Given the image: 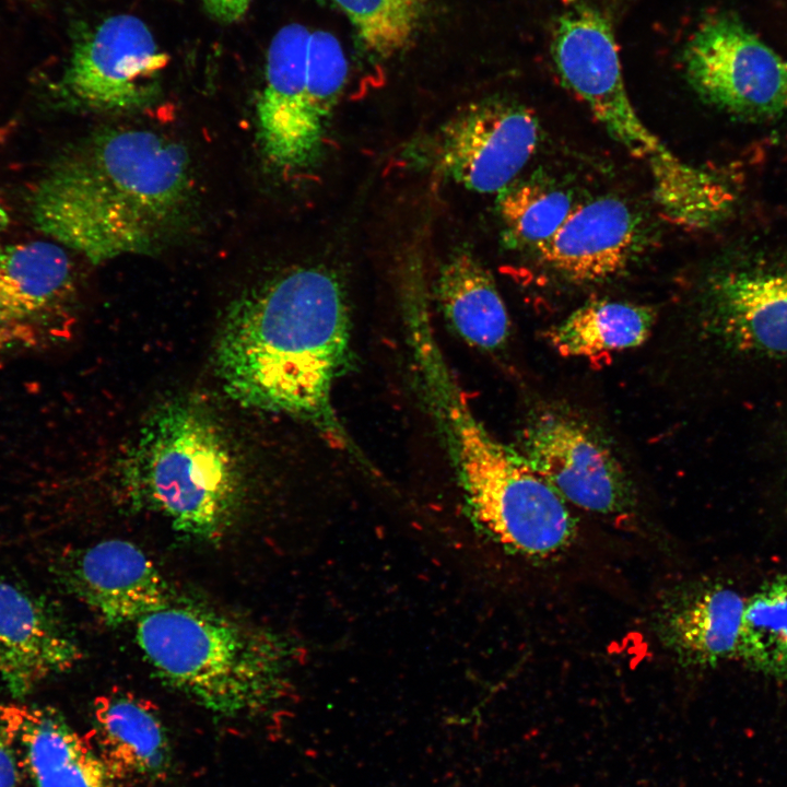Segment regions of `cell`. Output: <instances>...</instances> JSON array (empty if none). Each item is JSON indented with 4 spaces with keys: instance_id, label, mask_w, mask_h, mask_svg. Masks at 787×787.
Instances as JSON below:
<instances>
[{
    "instance_id": "6da1fadb",
    "label": "cell",
    "mask_w": 787,
    "mask_h": 787,
    "mask_svg": "<svg viewBox=\"0 0 787 787\" xmlns=\"http://www.w3.org/2000/svg\"><path fill=\"white\" fill-rule=\"evenodd\" d=\"M192 201L191 162L179 142L150 129L109 127L49 167L30 209L42 232L99 263L166 245Z\"/></svg>"
},
{
    "instance_id": "7a4b0ae2",
    "label": "cell",
    "mask_w": 787,
    "mask_h": 787,
    "mask_svg": "<svg viewBox=\"0 0 787 787\" xmlns=\"http://www.w3.org/2000/svg\"><path fill=\"white\" fill-rule=\"evenodd\" d=\"M350 327L344 290L324 268H297L246 291L216 346L225 391L244 407L305 420L348 446L332 390L349 362Z\"/></svg>"
},
{
    "instance_id": "3957f363",
    "label": "cell",
    "mask_w": 787,
    "mask_h": 787,
    "mask_svg": "<svg viewBox=\"0 0 787 787\" xmlns=\"http://www.w3.org/2000/svg\"><path fill=\"white\" fill-rule=\"evenodd\" d=\"M413 362L475 521L525 557L549 559L568 549L576 529L566 502L522 453L475 416L439 346L421 349Z\"/></svg>"
},
{
    "instance_id": "277c9868",
    "label": "cell",
    "mask_w": 787,
    "mask_h": 787,
    "mask_svg": "<svg viewBox=\"0 0 787 787\" xmlns=\"http://www.w3.org/2000/svg\"><path fill=\"white\" fill-rule=\"evenodd\" d=\"M137 644L167 686L224 718H252L289 691L293 654L278 634L174 600L136 623Z\"/></svg>"
},
{
    "instance_id": "5b68a950",
    "label": "cell",
    "mask_w": 787,
    "mask_h": 787,
    "mask_svg": "<svg viewBox=\"0 0 787 787\" xmlns=\"http://www.w3.org/2000/svg\"><path fill=\"white\" fill-rule=\"evenodd\" d=\"M122 472L138 500L199 539L219 538L236 507L239 479L227 442L208 414L186 402L151 415Z\"/></svg>"
},
{
    "instance_id": "8992f818",
    "label": "cell",
    "mask_w": 787,
    "mask_h": 787,
    "mask_svg": "<svg viewBox=\"0 0 787 787\" xmlns=\"http://www.w3.org/2000/svg\"><path fill=\"white\" fill-rule=\"evenodd\" d=\"M551 54L563 83L610 137L657 175L676 156L642 121L624 83L612 24L587 0H571L555 20Z\"/></svg>"
},
{
    "instance_id": "52a82bcc",
    "label": "cell",
    "mask_w": 787,
    "mask_h": 787,
    "mask_svg": "<svg viewBox=\"0 0 787 787\" xmlns=\"http://www.w3.org/2000/svg\"><path fill=\"white\" fill-rule=\"evenodd\" d=\"M683 66L697 94L726 111L763 119L787 110V61L733 15L702 23Z\"/></svg>"
},
{
    "instance_id": "ba28073f",
    "label": "cell",
    "mask_w": 787,
    "mask_h": 787,
    "mask_svg": "<svg viewBox=\"0 0 787 787\" xmlns=\"http://www.w3.org/2000/svg\"><path fill=\"white\" fill-rule=\"evenodd\" d=\"M522 454L565 502L598 515L630 516L637 506L629 473L587 422L557 409L533 413Z\"/></svg>"
},
{
    "instance_id": "9c48e42d",
    "label": "cell",
    "mask_w": 787,
    "mask_h": 787,
    "mask_svg": "<svg viewBox=\"0 0 787 787\" xmlns=\"http://www.w3.org/2000/svg\"><path fill=\"white\" fill-rule=\"evenodd\" d=\"M539 122L531 109L507 99H486L454 116L432 138V166L481 193L510 185L537 149Z\"/></svg>"
},
{
    "instance_id": "30bf717a",
    "label": "cell",
    "mask_w": 787,
    "mask_h": 787,
    "mask_svg": "<svg viewBox=\"0 0 787 787\" xmlns=\"http://www.w3.org/2000/svg\"><path fill=\"white\" fill-rule=\"evenodd\" d=\"M169 57L138 16H108L74 44L63 84L89 108L126 111L149 105L158 93Z\"/></svg>"
},
{
    "instance_id": "8fae6325",
    "label": "cell",
    "mask_w": 787,
    "mask_h": 787,
    "mask_svg": "<svg viewBox=\"0 0 787 787\" xmlns=\"http://www.w3.org/2000/svg\"><path fill=\"white\" fill-rule=\"evenodd\" d=\"M700 327L743 367L787 365V269L720 271L707 282Z\"/></svg>"
},
{
    "instance_id": "7c38bea8",
    "label": "cell",
    "mask_w": 787,
    "mask_h": 787,
    "mask_svg": "<svg viewBox=\"0 0 787 787\" xmlns=\"http://www.w3.org/2000/svg\"><path fill=\"white\" fill-rule=\"evenodd\" d=\"M63 585L106 624L137 623L174 599L156 565L136 544L104 540L71 551L59 565Z\"/></svg>"
},
{
    "instance_id": "4fadbf2b",
    "label": "cell",
    "mask_w": 787,
    "mask_h": 787,
    "mask_svg": "<svg viewBox=\"0 0 787 787\" xmlns=\"http://www.w3.org/2000/svg\"><path fill=\"white\" fill-rule=\"evenodd\" d=\"M310 32L291 23L273 36L257 103L258 138L266 157L285 172L305 171L319 158L306 114V59Z\"/></svg>"
},
{
    "instance_id": "5bb4252c",
    "label": "cell",
    "mask_w": 787,
    "mask_h": 787,
    "mask_svg": "<svg viewBox=\"0 0 787 787\" xmlns=\"http://www.w3.org/2000/svg\"><path fill=\"white\" fill-rule=\"evenodd\" d=\"M745 601L723 582L682 584L662 597L654 630L681 667L714 668L738 659Z\"/></svg>"
},
{
    "instance_id": "9a60e30c",
    "label": "cell",
    "mask_w": 787,
    "mask_h": 787,
    "mask_svg": "<svg viewBox=\"0 0 787 787\" xmlns=\"http://www.w3.org/2000/svg\"><path fill=\"white\" fill-rule=\"evenodd\" d=\"M0 721L36 787H120L106 762L56 709L9 704Z\"/></svg>"
},
{
    "instance_id": "2e32d148",
    "label": "cell",
    "mask_w": 787,
    "mask_h": 787,
    "mask_svg": "<svg viewBox=\"0 0 787 787\" xmlns=\"http://www.w3.org/2000/svg\"><path fill=\"white\" fill-rule=\"evenodd\" d=\"M81 657L75 638L40 599L0 582V677L13 697L71 670Z\"/></svg>"
},
{
    "instance_id": "e0dca14e",
    "label": "cell",
    "mask_w": 787,
    "mask_h": 787,
    "mask_svg": "<svg viewBox=\"0 0 787 787\" xmlns=\"http://www.w3.org/2000/svg\"><path fill=\"white\" fill-rule=\"evenodd\" d=\"M641 224L621 199L600 197L574 207L555 235L537 249L541 260L575 283L609 280L638 251Z\"/></svg>"
},
{
    "instance_id": "ac0fdd59",
    "label": "cell",
    "mask_w": 787,
    "mask_h": 787,
    "mask_svg": "<svg viewBox=\"0 0 787 787\" xmlns=\"http://www.w3.org/2000/svg\"><path fill=\"white\" fill-rule=\"evenodd\" d=\"M95 747L120 785L160 782L173 768V748L157 709L130 691L113 689L94 700Z\"/></svg>"
},
{
    "instance_id": "d6986e66",
    "label": "cell",
    "mask_w": 787,
    "mask_h": 787,
    "mask_svg": "<svg viewBox=\"0 0 787 787\" xmlns=\"http://www.w3.org/2000/svg\"><path fill=\"white\" fill-rule=\"evenodd\" d=\"M48 240L0 246V307L38 328L73 292L66 249Z\"/></svg>"
},
{
    "instance_id": "ffe728a7",
    "label": "cell",
    "mask_w": 787,
    "mask_h": 787,
    "mask_svg": "<svg viewBox=\"0 0 787 787\" xmlns=\"http://www.w3.org/2000/svg\"><path fill=\"white\" fill-rule=\"evenodd\" d=\"M436 291L443 314L465 342L485 351L504 346L510 330L505 303L490 272L471 252L461 250L447 259Z\"/></svg>"
},
{
    "instance_id": "44dd1931",
    "label": "cell",
    "mask_w": 787,
    "mask_h": 787,
    "mask_svg": "<svg viewBox=\"0 0 787 787\" xmlns=\"http://www.w3.org/2000/svg\"><path fill=\"white\" fill-rule=\"evenodd\" d=\"M648 305L596 299L572 312L551 327L547 339L562 356L592 357L642 345L656 322Z\"/></svg>"
},
{
    "instance_id": "7402d4cb",
    "label": "cell",
    "mask_w": 787,
    "mask_h": 787,
    "mask_svg": "<svg viewBox=\"0 0 787 787\" xmlns=\"http://www.w3.org/2000/svg\"><path fill=\"white\" fill-rule=\"evenodd\" d=\"M738 659L754 672L787 681V573L747 598Z\"/></svg>"
},
{
    "instance_id": "603a6c76",
    "label": "cell",
    "mask_w": 787,
    "mask_h": 787,
    "mask_svg": "<svg viewBox=\"0 0 787 787\" xmlns=\"http://www.w3.org/2000/svg\"><path fill=\"white\" fill-rule=\"evenodd\" d=\"M351 23L361 47L377 59L407 50L424 21L426 0H328Z\"/></svg>"
},
{
    "instance_id": "cb8c5ba5",
    "label": "cell",
    "mask_w": 787,
    "mask_h": 787,
    "mask_svg": "<svg viewBox=\"0 0 787 787\" xmlns=\"http://www.w3.org/2000/svg\"><path fill=\"white\" fill-rule=\"evenodd\" d=\"M574 207L567 191L536 181L510 184L498 199L508 238L536 250L555 235Z\"/></svg>"
},
{
    "instance_id": "d4e9b609",
    "label": "cell",
    "mask_w": 787,
    "mask_h": 787,
    "mask_svg": "<svg viewBox=\"0 0 787 787\" xmlns=\"http://www.w3.org/2000/svg\"><path fill=\"white\" fill-rule=\"evenodd\" d=\"M348 72V60L338 38L327 31L310 32L306 59V114L310 133L321 149Z\"/></svg>"
},
{
    "instance_id": "484cf974",
    "label": "cell",
    "mask_w": 787,
    "mask_h": 787,
    "mask_svg": "<svg viewBox=\"0 0 787 787\" xmlns=\"http://www.w3.org/2000/svg\"><path fill=\"white\" fill-rule=\"evenodd\" d=\"M38 328L0 307V350L28 346L38 340Z\"/></svg>"
},
{
    "instance_id": "4316f807",
    "label": "cell",
    "mask_w": 787,
    "mask_h": 787,
    "mask_svg": "<svg viewBox=\"0 0 787 787\" xmlns=\"http://www.w3.org/2000/svg\"><path fill=\"white\" fill-rule=\"evenodd\" d=\"M17 756L0 721V787H17Z\"/></svg>"
},
{
    "instance_id": "83f0119b",
    "label": "cell",
    "mask_w": 787,
    "mask_h": 787,
    "mask_svg": "<svg viewBox=\"0 0 787 787\" xmlns=\"http://www.w3.org/2000/svg\"><path fill=\"white\" fill-rule=\"evenodd\" d=\"M208 14L221 23L238 21L248 10L251 0H201Z\"/></svg>"
},
{
    "instance_id": "f1b7e54d",
    "label": "cell",
    "mask_w": 787,
    "mask_h": 787,
    "mask_svg": "<svg viewBox=\"0 0 787 787\" xmlns=\"http://www.w3.org/2000/svg\"><path fill=\"white\" fill-rule=\"evenodd\" d=\"M11 222L10 212L7 205L0 199V238L7 232Z\"/></svg>"
},
{
    "instance_id": "f546056e",
    "label": "cell",
    "mask_w": 787,
    "mask_h": 787,
    "mask_svg": "<svg viewBox=\"0 0 787 787\" xmlns=\"http://www.w3.org/2000/svg\"><path fill=\"white\" fill-rule=\"evenodd\" d=\"M783 455H784V456H783V461H782V463H786V465H787V439H786V442H784Z\"/></svg>"
}]
</instances>
